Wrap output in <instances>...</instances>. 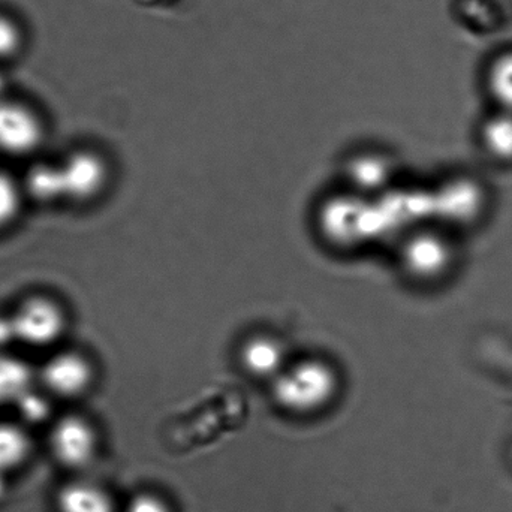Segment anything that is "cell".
Wrapping results in <instances>:
<instances>
[{
	"instance_id": "3957f363",
	"label": "cell",
	"mask_w": 512,
	"mask_h": 512,
	"mask_svg": "<svg viewBox=\"0 0 512 512\" xmlns=\"http://www.w3.org/2000/svg\"><path fill=\"white\" fill-rule=\"evenodd\" d=\"M98 369L87 352L77 348H59L45 357L38 367V387L50 399L75 402L95 387Z\"/></svg>"
},
{
	"instance_id": "6da1fadb",
	"label": "cell",
	"mask_w": 512,
	"mask_h": 512,
	"mask_svg": "<svg viewBox=\"0 0 512 512\" xmlns=\"http://www.w3.org/2000/svg\"><path fill=\"white\" fill-rule=\"evenodd\" d=\"M271 385L280 408L292 414L309 415L333 402L340 378L336 367L324 358L307 357L291 361Z\"/></svg>"
},
{
	"instance_id": "8992f818",
	"label": "cell",
	"mask_w": 512,
	"mask_h": 512,
	"mask_svg": "<svg viewBox=\"0 0 512 512\" xmlns=\"http://www.w3.org/2000/svg\"><path fill=\"white\" fill-rule=\"evenodd\" d=\"M47 131L39 114L26 104L0 99V155L12 159L35 158Z\"/></svg>"
},
{
	"instance_id": "ac0fdd59",
	"label": "cell",
	"mask_w": 512,
	"mask_h": 512,
	"mask_svg": "<svg viewBox=\"0 0 512 512\" xmlns=\"http://www.w3.org/2000/svg\"><path fill=\"white\" fill-rule=\"evenodd\" d=\"M12 345H15V339L9 312L0 313V354L11 351Z\"/></svg>"
},
{
	"instance_id": "ba28073f",
	"label": "cell",
	"mask_w": 512,
	"mask_h": 512,
	"mask_svg": "<svg viewBox=\"0 0 512 512\" xmlns=\"http://www.w3.org/2000/svg\"><path fill=\"white\" fill-rule=\"evenodd\" d=\"M239 361L252 378L271 382L291 363L285 343L279 337L264 333L254 334L242 343Z\"/></svg>"
},
{
	"instance_id": "5bb4252c",
	"label": "cell",
	"mask_w": 512,
	"mask_h": 512,
	"mask_svg": "<svg viewBox=\"0 0 512 512\" xmlns=\"http://www.w3.org/2000/svg\"><path fill=\"white\" fill-rule=\"evenodd\" d=\"M484 152L496 161H512V113L495 110L480 129Z\"/></svg>"
},
{
	"instance_id": "e0dca14e",
	"label": "cell",
	"mask_w": 512,
	"mask_h": 512,
	"mask_svg": "<svg viewBox=\"0 0 512 512\" xmlns=\"http://www.w3.org/2000/svg\"><path fill=\"white\" fill-rule=\"evenodd\" d=\"M126 512H170V510L156 496L140 495L132 499Z\"/></svg>"
},
{
	"instance_id": "30bf717a",
	"label": "cell",
	"mask_w": 512,
	"mask_h": 512,
	"mask_svg": "<svg viewBox=\"0 0 512 512\" xmlns=\"http://www.w3.org/2000/svg\"><path fill=\"white\" fill-rule=\"evenodd\" d=\"M38 388V367L14 352L0 354V406H17Z\"/></svg>"
},
{
	"instance_id": "52a82bcc",
	"label": "cell",
	"mask_w": 512,
	"mask_h": 512,
	"mask_svg": "<svg viewBox=\"0 0 512 512\" xmlns=\"http://www.w3.org/2000/svg\"><path fill=\"white\" fill-rule=\"evenodd\" d=\"M453 248L438 233H417L406 240L400 252L403 270L417 282L441 279L453 265Z\"/></svg>"
},
{
	"instance_id": "2e32d148",
	"label": "cell",
	"mask_w": 512,
	"mask_h": 512,
	"mask_svg": "<svg viewBox=\"0 0 512 512\" xmlns=\"http://www.w3.org/2000/svg\"><path fill=\"white\" fill-rule=\"evenodd\" d=\"M20 45V32L8 18L0 17V59L12 56Z\"/></svg>"
},
{
	"instance_id": "277c9868",
	"label": "cell",
	"mask_w": 512,
	"mask_h": 512,
	"mask_svg": "<svg viewBox=\"0 0 512 512\" xmlns=\"http://www.w3.org/2000/svg\"><path fill=\"white\" fill-rule=\"evenodd\" d=\"M65 204L89 206L104 197L113 179L110 161L95 149H75L59 159Z\"/></svg>"
},
{
	"instance_id": "7c38bea8",
	"label": "cell",
	"mask_w": 512,
	"mask_h": 512,
	"mask_svg": "<svg viewBox=\"0 0 512 512\" xmlns=\"http://www.w3.org/2000/svg\"><path fill=\"white\" fill-rule=\"evenodd\" d=\"M56 507L59 512H116L110 495L89 481H72L60 487Z\"/></svg>"
},
{
	"instance_id": "8fae6325",
	"label": "cell",
	"mask_w": 512,
	"mask_h": 512,
	"mask_svg": "<svg viewBox=\"0 0 512 512\" xmlns=\"http://www.w3.org/2000/svg\"><path fill=\"white\" fill-rule=\"evenodd\" d=\"M481 78L495 110L512 113V47L502 48L490 56Z\"/></svg>"
},
{
	"instance_id": "9c48e42d",
	"label": "cell",
	"mask_w": 512,
	"mask_h": 512,
	"mask_svg": "<svg viewBox=\"0 0 512 512\" xmlns=\"http://www.w3.org/2000/svg\"><path fill=\"white\" fill-rule=\"evenodd\" d=\"M20 179L27 203L45 207L65 204L59 161H32Z\"/></svg>"
},
{
	"instance_id": "4fadbf2b",
	"label": "cell",
	"mask_w": 512,
	"mask_h": 512,
	"mask_svg": "<svg viewBox=\"0 0 512 512\" xmlns=\"http://www.w3.org/2000/svg\"><path fill=\"white\" fill-rule=\"evenodd\" d=\"M32 454V438L23 424L0 421V474L21 468Z\"/></svg>"
},
{
	"instance_id": "7a4b0ae2",
	"label": "cell",
	"mask_w": 512,
	"mask_h": 512,
	"mask_svg": "<svg viewBox=\"0 0 512 512\" xmlns=\"http://www.w3.org/2000/svg\"><path fill=\"white\" fill-rule=\"evenodd\" d=\"M15 345L47 354L62 348L71 315L60 298L48 292L24 295L9 312Z\"/></svg>"
},
{
	"instance_id": "5b68a950",
	"label": "cell",
	"mask_w": 512,
	"mask_h": 512,
	"mask_svg": "<svg viewBox=\"0 0 512 512\" xmlns=\"http://www.w3.org/2000/svg\"><path fill=\"white\" fill-rule=\"evenodd\" d=\"M48 447L51 456L63 468L72 471L87 468L98 454V430L83 415H63L51 426Z\"/></svg>"
},
{
	"instance_id": "9a60e30c",
	"label": "cell",
	"mask_w": 512,
	"mask_h": 512,
	"mask_svg": "<svg viewBox=\"0 0 512 512\" xmlns=\"http://www.w3.org/2000/svg\"><path fill=\"white\" fill-rule=\"evenodd\" d=\"M26 203L20 177L0 170V234L11 230L20 221Z\"/></svg>"
},
{
	"instance_id": "d6986e66",
	"label": "cell",
	"mask_w": 512,
	"mask_h": 512,
	"mask_svg": "<svg viewBox=\"0 0 512 512\" xmlns=\"http://www.w3.org/2000/svg\"><path fill=\"white\" fill-rule=\"evenodd\" d=\"M8 475L0 474V502L5 499L6 492H8V483H6Z\"/></svg>"
}]
</instances>
